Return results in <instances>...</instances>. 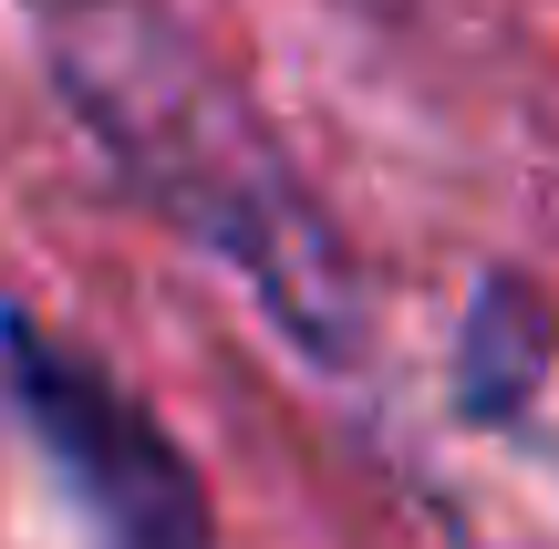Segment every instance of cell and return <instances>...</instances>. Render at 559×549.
<instances>
[{
  "mask_svg": "<svg viewBox=\"0 0 559 549\" xmlns=\"http://www.w3.org/2000/svg\"><path fill=\"white\" fill-rule=\"evenodd\" d=\"M21 11L52 104L115 166L124 198L177 228L198 260H218L290 332V353L353 373L373 353V290L321 187L249 104V83L166 0H21Z\"/></svg>",
  "mask_w": 559,
  "mask_h": 549,
  "instance_id": "obj_1",
  "label": "cell"
},
{
  "mask_svg": "<svg viewBox=\"0 0 559 549\" xmlns=\"http://www.w3.org/2000/svg\"><path fill=\"white\" fill-rule=\"evenodd\" d=\"M0 394L41 467L73 488V509L104 529V549H218L198 456L156 426V405L115 363H94L73 332H52L21 301H0Z\"/></svg>",
  "mask_w": 559,
  "mask_h": 549,
  "instance_id": "obj_2",
  "label": "cell"
},
{
  "mask_svg": "<svg viewBox=\"0 0 559 549\" xmlns=\"http://www.w3.org/2000/svg\"><path fill=\"white\" fill-rule=\"evenodd\" d=\"M539 363H549V311H539V290L487 281V290H477V311H466L456 405L477 415V426H508V415L528 405V384H539Z\"/></svg>",
  "mask_w": 559,
  "mask_h": 549,
  "instance_id": "obj_3",
  "label": "cell"
}]
</instances>
